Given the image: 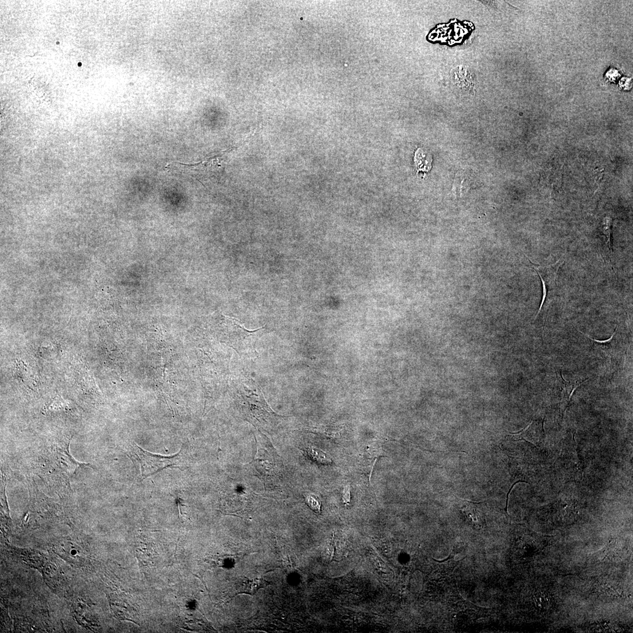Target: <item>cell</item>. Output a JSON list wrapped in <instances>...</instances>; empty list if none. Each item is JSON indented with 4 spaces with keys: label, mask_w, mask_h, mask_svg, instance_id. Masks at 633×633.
<instances>
[{
    "label": "cell",
    "mask_w": 633,
    "mask_h": 633,
    "mask_svg": "<svg viewBox=\"0 0 633 633\" xmlns=\"http://www.w3.org/2000/svg\"><path fill=\"white\" fill-rule=\"evenodd\" d=\"M270 583L263 578L247 579L244 581L240 593L251 595H255L260 589L266 587Z\"/></svg>",
    "instance_id": "obj_8"
},
{
    "label": "cell",
    "mask_w": 633,
    "mask_h": 633,
    "mask_svg": "<svg viewBox=\"0 0 633 633\" xmlns=\"http://www.w3.org/2000/svg\"><path fill=\"white\" fill-rule=\"evenodd\" d=\"M611 227L612 225L611 220H609L608 218L605 220L603 232V235L605 236V238H606V243L608 248V251L609 253H610L611 256H612V255H614V251H613Z\"/></svg>",
    "instance_id": "obj_12"
},
{
    "label": "cell",
    "mask_w": 633,
    "mask_h": 633,
    "mask_svg": "<svg viewBox=\"0 0 633 633\" xmlns=\"http://www.w3.org/2000/svg\"><path fill=\"white\" fill-rule=\"evenodd\" d=\"M306 452L311 460L318 462V464L328 465L331 464L332 462L331 459L328 455L319 449L313 448V447L308 448L306 449Z\"/></svg>",
    "instance_id": "obj_10"
},
{
    "label": "cell",
    "mask_w": 633,
    "mask_h": 633,
    "mask_svg": "<svg viewBox=\"0 0 633 633\" xmlns=\"http://www.w3.org/2000/svg\"><path fill=\"white\" fill-rule=\"evenodd\" d=\"M41 573L46 584L55 592L61 590L62 577L56 565L47 561Z\"/></svg>",
    "instance_id": "obj_7"
},
{
    "label": "cell",
    "mask_w": 633,
    "mask_h": 633,
    "mask_svg": "<svg viewBox=\"0 0 633 633\" xmlns=\"http://www.w3.org/2000/svg\"><path fill=\"white\" fill-rule=\"evenodd\" d=\"M133 453L132 456L133 460L139 465L140 476L142 480H144L152 475L156 474L164 469L172 468L181 470V466L184 464L183 461L184 453L183 449L174 456H164L158 454L150 453L134 443Z\"/></svg>",
    "instance_id": "obj_2"
},
{
    "label": "cell",
    "mask_w": 633,
    "mask_h": 633,
    "mask_svg": "<svg viewBox=\"0 0 633 633\" xmlns=\"http://www.w3.org/2000/svg\"><path fill=\"white\" fill-rule=\"evenodd\" d=\"M618 75L619 76V74L617 73V71L615 70H611L608 72V78L610 79L612 81H615L616 79V77H617Z\"/></svg>",
    "instance_id": "obj_15"
},
{
    "label": "cell",
    "mask_w": 633,
    "mask_h": 633,
    "mask_svg": "<svg viewBox=\"0 0 633 633\" xmlns=\"http://www.w3.org/2000/svg\"><path fill=\"white\" fill-rule=\"evenodd\" d=\"M14 551L23 563L40 572L47 561L44 554L37 550L14 548Z\"/></svg>",
    "instance_id": "obj_6"
},
{
    "label": "cell",
    "mask_w": 633,
    "mask_h": 633,
    "mask_svg": "<svg viewBox=\"0 0 633 633\" xmlns=\"http://www.w3.org/2000/svg\"><path fill=\"white\" fill-rule=\"evenodd\" d=\"M306 504L316 514L321 513V502L318 497L313 495L308 496L306 498Z\"/></svg>",
    "instance_id": "obj_13"
},
{
    "label": "cell",
    "mask_w": 633,
    "mask_h": 633,
    "mask_svg": "<svg viewBox=\"0 0 633 633\" xmlns=\"http://www.w3.org/2000/svg\"><path fill=\"white\" fill-rule=\"evenodd\" d=\"M73 613L77 622L90 630H96L98 627V620L93 614L92 609L88 604L82 601H77L73 605Z\"/></svg>",
    "instance_id": "obj_5"
},
{
    "label": "cell",
    "mask_w": 633,
    "mask_h": 633,
    "mask_svg": "<svg viewBox=\"0 0 633 633\" xmlns=\"http://www.w3.org/2000/svg\"><path fill=\"white\" fill-rule=\"evenodd\" d=\"M239 394L242 407L247 417L255 419L262 424L267 423L269 418L278 416L265 401L260 387L252 379L244 380L240 385Z\"/></svg>",
    "instance_id": "obj_1"
},
{
    "label": "cell",
    "mask_w": 633,
    "mask_h": 633,
    "mask_svg": "<svg viewBox=\"0 0 633 633\" xmlns=\"http://www.w3.org/2000/svg\"><path fill=\"white\" fill-rule=\"evenodd\" d=\"M616 331H617V327H616L615 331L614 332H613V334L611 336V338L608 339L597 340L596 339L589 337V336L587 335V334H584L583 332L578 330V331L580 332L581 334H583V335L585 336L586 337H587L589 339L591 340V341L592 342L593 344V346L596 347L597 350L602 351H608L612 349L613 346V344H614V343H615L614 337L616 333Z\"/></svg>",
    "instance_id": "obj_11"
},
{
    "label": "cell",
    "mask_w": 633,
    "mask_h": 633,
    "mask_svg": "<svg viewBox=\"0 0 633 633\" xmlns=\"http://www.w3.org/2000/svg\"><path fill=\"white\" fill-rule=\"evenodd\" d=\"M529 260L532 264V268L539 275L542 284H543V296L541 305L535 316V320L548 300L555 296L557 289V278L559 269L564 263V260L559 259L555 263L549 265H539L534 264Z\"/></svg>",
    "instance_id": "obj_3"
},
{
    "label": "cell",
    "mask_w": 633,
    "mask_h": 633,
    "mask_svg": "<svg viewBox=\"0 0 633 633\" xmlns=\"http://www.w3.org/2000/svg\"><path fill=\"white\" fill-rule=\"evenodd\" d=\"M54 551L62 559L77 567H84L88 563L86 549L80 542L64 538L54 545Z\"/></svg>",
    "instance_id": "obj_4"
},
{
    "label": "cell",
    "mask_w": 633,
    "mask_h": 633,
    "mask_svg": "<svg viewBox=\"0 0 633 633\" xmlns=\"http://www.w3.org/2000/svg\"><path fill=\"white\" fill-rule=\"evenodd\" d=\"M343 500L344 503L348 504L350 502V488L347 485L344 488L343 493Z\"/></svg>",
    "instance_id": "obj_14"
},
{
    "label": "cell",
    "mask_w": 633,
    "mask_h": 633,
    "mask_svg": "<svg viewBox=\"0 0 633 633\" xmlns=\"http://www.w3.org/2000/svg\"><path fill=\"white\" fill-rule=\"evenodd\" d=\"M462 512L471 523L476 527H481L484 522L483 518L475 505L468 504L462 508Z\"/></svg>",
    "instance_id": "obj_9"
}]
</instances>
